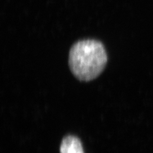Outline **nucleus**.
Wrapping results in <instances>:
<instances>
[{
  "mask_svg": "<svg viewBox=\"0 0 153 153\" xmlns=\"http://www.w3.org/2000/svg\"><path fill=\"white\" fill-rule=\"evenodd\" d=\"M106 49L101 42L85 39L75 42L69 52L71 73L80 81L89 82L102 73L107 63Z\"/></svg>",
  "mask_w": 153,
  "mask_h": 153,
  "instance_id": "f257e3e1",
  "label": "nucleus"
},
{
  "mask_svg": "<svg viewBox=\"0 0 153 153\" xmlns=\"http://www.w3.org/2000/svg\"><path fill=\"white\" fill-rule=\"evenodd\" d=\"M61 153H84L81 142L78 138L74 136H67L62 141Z\"/></svg>",
  "mask_w": 153,
  "mask_h": 153,
  "instance_id": "f03ea898",
  "label": "nucleus"
}]
</instances>
